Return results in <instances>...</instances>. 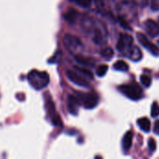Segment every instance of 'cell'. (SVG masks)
<instances>
[{
	"label": "cell",
	"instance_id": "obj_29",
	"mask_svg": "<svg viewBox=\"0 0 159 159\" xmlns=\"http://www.w3.org/2000/svg\"><path fill=\"white\" fill-rule=\"evenodd\" d=\"M158 43H159V40H158Z\"/></svg>",
	"mask_w": 159,
	"mask_h": 159
},
{
	"label": "cell",
	"instance_id": "obj_21",
	"mask_svg": "<svg viewBox=\"0 0 159 159\" xmlns=\"http://www.w3.org/2000/svg\"><path fill=\"white\" fill-rule=\"evenodd\" d=\"M141 82L144 87L148 88V87H150V85L152 83V79L150 76H148L146 75H141Z\"/></svg>",
	"mask_w": 159,
	"mask_h": 159
},
{
	"label": "cell",
	"instance_id": "obj_7",
	"mask_svg": "<svg viewBox=\"0 0 159 159\" xmlns=\"http://www.w3.org/2000/svg\"><path fill=\"white\" fill-rule=\"evenodd\" d=\"M137 38H138V40H139V42L151 53V54H153V55H155V56H158L159 55V48L156 46V45H154L153 43H151L149 40H148V38L145 36V34H142V33H138L137 34Z\"/></svg>",
	"mask_w": 159,
	"mask_h": 159
},
{
	"label": "cell",
	"instance_id": "obj_4",
	"mask_svg": "<svg viewBox=\"0 0 159 159\" xmlns=\"http://www.w3.org/2000/svg\"><path fill=\"white\" fill-rule=\"evenodd\" d=\"M77 98L80 104H82L86 109H93L99 103V96L95 92L89 93H77Z\"/></svg>",
	"mask_w": 159,
	"mask_h": 159
},
{
	"label": "cell",
	"instance_id": "obj_16",
	"mask_svg": "<svg viewBox=\"0 0 159 159\" xmlns=\"http://www.w3.org/2000/svg\"><path fill=\"white\" fill-rule=\"evenodd\" d=\"M75 60L79 63L84 64V65H87V66H92V65H94V61H92L89 58H86V57H84L82 55H76L75 56Z\"/></svg>",
	"mask_w": 159,
	"mask_h": 159
},
{
	"label": "cell",
	"instance_id": "obj_25",
	"mask_svg": "<svg viewBox=\"0 0 159 159\" xmlns=\"http://www.w3.org/2000/svg\"><path fill=\"white\" fill-rule=\"evenodd\" d=\"M148 147H149L150 151H152V152L156 151V149H157V143H156V141L154 139H152V138L149 139V141H148Z\"/></svg>",
	"mask_w": 159,
	"mask_h": 159
},
{
	"label": "cell",
	"instance_id": "obj_28",
	"mask_svg": "<svg viewBox=\"0 0 159 159\" xmlns=\"http://www.w3.org/2000/svg\"><path fill=\"white\" fill-rule=\"evenodd\" d=\"M154 131L156 134L159 135V120H157L155 123V127H154Z\"/></svg>",
	"mask_w": 159,
	"mask_h": 159
},
{
	"label": "cell",
	"instance_id": "obj_24",
	"mask_svg": "<svg viewBox=\"0 0 159 159\" xmlns=\"http://www.w3.org/2000/svg\"><path fill=\"white\" fill-rule=\"evenodd\" d=\"M151 116L153 117H156L159 116V105L157 102H154L152 104V109H151Z\"/></svg>",
	"mask_w": 159,
	"mask_h": 159
},
{
	"label": "cell",
	"instance_id": "obj_20",
	"mask_svg": "<svg viewBox=\"0 0 159 159\" xmlns=\"http://www.w3.org/2000/svg\"><path fill=\"white\" fill-rule=\"evenodd\" d=\"M75 68L79 73L83 74L86 77H89V78H90V79H92V78H93V75H92V73H91L89 70H87V69L82 68V67H79V66H75Z\"/></svg>",
	"mask_w": 159,
	"mask_h": 159
},
{
	"label": "cell",
	"instance_id": "obj_10",
	"mask_svg": "<svg viewBox=\"0 0 159 159\" xmlns=\"http://www.w3.org/2000/svg\"><path fill=\"white\" fill-rule=\"evenodd\" d=\"M79 105H80V102H79V100H78L77 96L69 95L68 102H67V107H68L69 112L72 115H74V116H76L77 115Z\"/></svg>",
	"mask_w": 159,
	"mask_h": 159
},
{
	"label": "cell",
	"instance_id": "obj_17",
	"mask_svg": "<svg viewBox=\"0 0 159 159\" xmlns=\"http://www.w3.org/2000/svg\"><path fill=\"white\" fill-rule=\"evenodd\" d=\"M114 69L117 70V71H121V72H127L129 70V65L127 62H125L122 60L117 61L115 64H114Z\"/></svg>",
	"mask_w": 159,
	"mask_h": 159
},
{
	"label": "cell",
	"instance_id": "obj_27",
	"mask_svg": "<svg viewBox=\"0 0 159 159\" xmlns=\"http://www.w3.org/2000/svg\"><path fill=\"white\" fill-rule=\"evenodd\" d=\"M152 8L154 10H159V0H152Z\"/></svg>",
	"mask_w": 159,
	"mask_h": 159
},
{
	"label": "cell",
	"instance_id": "obj_2",
	"mask_svg": "<svg viewBox=\"0 0 159 159\" xmlns=\"http://www.w3.org/2000/svg\"><path fill=\"white\" fill-rule=\"evenodd\" d=\"M28 82L34 89H43L49 83V75L47 72L33 70L28 74Z\"/></svg>",
	"mask_w": 159,
	"mask_h": 159
},
{
	"label": "cell",
	"instance_id": "obj_26",
	"mask_svg": "<svg viewBox=\"0 0 159 159\" xmlns=\"http://www.w3.org/2000/svg\"><path fill=\"white\" fill-rule=\"evenodd\" d=\"M132 1L135 5H137L138 7H142L147 6L148 4V0H132Z\"/></svg>",
	"mask_w": 159,
	"mask_h": 159
},
{
	"label": "cell",
	"instance_id": "obj_13",
	"mask_svg": "<svg viewBox=\"0 0 159 159\" xmlns=\"http://www.w3.org/2000/svg\"><path fill=\"white\" fill-rule=\"evenodd\" d=\"M137 124L139 125L140 129L144 132H149L151 129V122L146 117H142V118L138 119Z\"/></svg>",
	"mask_w": 159,
	"mask_h": 159
},
{
	"label": "cell",
	"instance_id": "obj_15",
	"mask_svg": "<svg viewBox=\"0 0 159 159\" xmlns=\"http://www.w3.org/2000/svg\"><path fill=\"white\" fill-rule=\"evenodd\" d=\"M77 16H78V12L75 9L71 8L66 12V14L64 15V18L68 22H74L76 20Z\"/></svg>",
	"mask_w": 159,
	"mask_h": 159
},
{
	"label": "cell",
	"instance_id": "obj_12",
	"mask_svg": "<svg viewBox=\"0 0 159 159\" xmlns=\"http://www.w3.org/2000/svg\"><path fill=\"white\" fill-rule=\"evenodd\" d=\"M127 56H128L130 60L135 61H140V60L142 59V57H143L140 48H138L135 47V46H133V47L131 48V49L129 50V54H128Z\"/></svg>",
	"mask_w": 159,
	"mask_h": 159
},
{
	"label": "cell",
	"instance_id": "obj_9",
	"mask_svg": "<svg viewBox=\"0 0 159 159\" xmlns=\"http://www.w3.org/2000/svg\"><path fill=\"white\" fill-rule=\"evenodd\" d=\"M144 28L151 37H156L159 34V24L153 20H147L144 22Z\"/></svg>",
	"mask_w": 159,
	"mask_h": 159
},
{
	"label": "cell",
	"instance_id": "obj_22",
	"mask_svg": "<svg viewBox=\"0 0 159 159\" xmlns=\"http://www.w3.org/2000/svg\"><path fill=\"white\" fill-rule=\"evenodd\" d=\"M71 1L75 2V4H77L82 7H89L92 2V0H71Z\"/></svg>",
	"mask_w": 159,
	"mask_h": 159
},
{
	"label": "cell",
	"instance_id": "obj_23",
	"mask_svg": "<svg viewBox=\"0 0 159 159\" xmlns=\"http://www.w3.org/2000/svg\"><path fill=\"white\" fill-rule=\"evenodd\" d=\"M118 21H119V23L121 24V26L124 28V29H126V30H128V31H131L132 29H131V27L129 26V24L127 22V20H125V18H123V17H121V16H118Z\"/></svg>",
	"mask_w": 159,
	"mask_h": 159
},
{
	"label": "cell",
	"instance_id": "obj_3",
	"mask_svg": "<svg viewBox=\"0 0 159 159\" xmlns=\"http://www.w3.org/2000/svg\"><path fill=\"white\" fill-rule=\"evenodd\" d=\"M118 89L123 93L126 97L129 98L130 100H140L143 97V91L142 88L135 84H128L122 85L118 88Z\"/></svg>",
	"mask_w": 159,
	"mask_h": 159
},
{
	"label": "cell",
	"instance_id": "obj_18",
	"mask_svg": "<svg viewBox=\"0 0 159 159\" xmlns=\"http://www.w3.org/2000/svg\"><path fill=\"white\" fill-rule=\"evenodd\" d=\"M101 54H102V56L104 59L110 60V59H112L113 56H114V50H113L111 48L108 47V48H105L102 49Z\"/></svg>",
	"mask_w": 159,
	"mask_h": 159
},
{
	"label": "cell",
	"instance_id": "obj_11",
	"mask_svg": "<svg viewBox=\"0 0 159 159\" xmlns=\"http://www.w3.org/2000/svg\"><path fill=\"white\" fill-rule=\"evenodd\" d=\"M47 107H48V114L51 117V121L52 123L55 125V126H61V118L60 116L57 115L56 111H55V108H54V105H53V102L51 101H48V103H47Z\"/></svg>",
	"mask_w": 159,
	"mask_h": 159
},
{
	"label": "cell",
	"instance_id": "obj_19",
	"mask_svg": "<svg viewBox=\"0 0 159 159\" xmlns=\"http://www.w3.org/2000/svg\"><path fill=\"white\" fill-rule=\"evenodd\" d=\"M107 71H108V66H107L106 64H102V65H100V66L97 68L96 73H97V75H98V76L102 77V76H104V75H106Z\"/></svg>",
	"mask_w": 159,
	"mask_h": 159
},
{
	"label": "cell",
	"instance_id": "obj_5",
	"mask_svg": "<svg viewBox=\"0 0 159 159\" xmlns=\"http://www.w3.org/2000/svg\"><path fill=\"white\" fill-rule=\"evenodd\" d=\"M63 44L70 52L76 54V55H77V52L80 51L81 48H83V45H82L80 39L78 37H76L73 34H69L64 35Z\"/></svg>",
	"mask_w": 159,
	"mask_h": 159
},
{
	"label": "cell",
	"instance_id": "obj_6",
	"mask_svg": "<svg viewBox=\"0 0 159 159\" xmlns=\"http://www.w3.org/2000/svg\"><path fill=\"white\" fill-rule=\"evenodd\" d=\"M133 47V38L128 34H120L117 44H116V48L119 52L126 54V56L129 54V50Z\"/></svg>",
	"mask_w": 159,
	"mask_h": 159
},
{
	"label": "cell",
	"instance_id": "obj_14",
	"mask_svg": "<svg viewBox=\"0 0 159 159\" xmlns=\"http://www.w3.org/2000/svg\"><path fill=\"white\" fill-rule=\"evenodd\" d=\"M132 138H133V133L132 131H128L124 138H123V148L125 151H128L130 149L131 145H132Z\"/></svg>",
	"mask_w": 159,
	"mask_h": 159
},
{
	"label": "cell",
	"instance_id": "obj_1",
	"mask_svg": "<svg viewBox=\"0 0 159 159\" xmlns=\"http://www.w3.org/2000/svg\"><path fill=\"white\" fill-rule=\"evenodd\" d=\"M83 28L85 32L91 34L93 41L96 44H102L106 36V31L103 26L98 25V22L92 19H85L83 20Z\"/></svg>",
	"mask_w": 159,
	"mask_h": 159
},
{
	"label": "cell",
	"instance_id": "obj_8",
	"mask_svg": "<svg viewBox=\"0 0 159 159\" xmlns=\"http://www.w3.org/2000/svg\"><path fill=\"white\" fill-rule=\"evenodd\" d=\"M67 77L71 82H73L74 84L77 86L84 87V88L89 87V83L88 82V80L84 76H81L80 75H78L77 73L74 71H71V70L67 71Z\"/></svg>",
	"mask_w": 159,
	"mask_h": 159
}]
</instances>
